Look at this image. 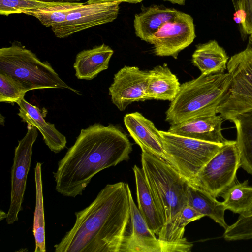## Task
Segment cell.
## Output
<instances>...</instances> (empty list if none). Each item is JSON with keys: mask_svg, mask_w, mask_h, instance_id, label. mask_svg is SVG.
I'll return each instance as SVG.
<instances>
[{"mask_svg": "<svg viewBox=\"0 0 252 252\" xmlns=\"http://www.w3.org/2000/svg\"><path fill=\"white\" fill-rule=\"evenodd\" d=\"M129 187L107 184L86 208L75 213L73 226L55 252H121L130 220Z\"/></svg>", "mask_w": 252, "mask_h": 252, "instance_id": "obj_1", "label": "cell"}, {"mask_svg": "<svg viewBox=\"0 0 252 252\" xmlns=\"http://www.w3.org/2000/svg\"><path fill=\"white\" fill-rule=\"evenodd\" d=\"M132 151L126 135L112 124L95 123L81 129L53 172L55 189L66 197L81 195L95 175L127 160Z\"/></svg>", "mask_w": 252, "mask_h": 252, "instance_id": "obj_2", "label": "cell"}, {"mask_svg": "<svg viewBox=\"0 0 252 252\" xmlns=\"http://www.w3.org/2000/svg\"><path fill=\"white\" fill-rule=\"evenodd\" d=\"M141 161L163 224L158 238L163 244L164 252H169L171 230L188 205L189 182L171 164L153 154L142 151Z\"/></svg>", "mask_w": 252, "mask_h": 252, "instance_id": "obj_3", "label": "cell"}, {"mask_svg": "<svg viewBox=\"0 0 252 252\" xmlns=\"http://www.w3.org/2000/svg\"><path fill=\"white\" fill-rule=\"evenodd\" d=\"M230 82L231 76L227 72L201 74L183 83L166 112L165 120L172 125L195 117L217 114L218 107Z\"/></svg>", "mask_w": 252, "mask_h": 252, "instance_id": "obj_4", "label": "cell"}, {"mask_svg": "<svg viewBox=\"0 0 252 252\" xmlns=\"http://www.w3.org/2000/svg\"><path fill=\"white\" fill-rule=\"evenodd\" d=\"M0 72L18 81L28 91L67 89L80 94L60 78L48 62L41 61L35 54L18 41L0 49Z\"/></svg>", "mask_w": 252, "mask_h": 252, "instance_id": "obj_5", "label": "cell"}, {"mask_svg": "<svg viewBox=\"0 0 252 252\" xmlns=\"http://www.w3.org/2000/svg\"><path fill=\"white\" fill-rule=\"evenodd\" d=\"M227 70L231 82L217 113L225 120H231L252 109V34L243 51L228 60Z\"/></svg>", "mask_w": 252, "mask_h": 252, "instance_id": "obj_6", "label": "cell"}, {"mask_svg": "<svg viewBox=\"0 0 252 252\" xmlns=\"http://www.w3.org/2000/svg\"><path fill=\"white\" fill-rule=\"evenodd\" d=\"M164 151L171 164L190 182L224 144L203 141L159 130Z\"/></svg>", "mask_w": 252, "mask_h": 252, "instance_id": "obj_7", "label": "cell"}, {"mask_svg": "<svg viewBox=\"0 0 252 252\" xmlns=\"http://www.w3.org/2000/svg\"><path fill=\"white\" fill-rule=\"evenodd\" d=\"M240 167L239 150L236 141L229 140L209 160L189 182L217 198L236 182Z\"/></svg>", "mask_w": 252, "mask_h": 252, "instance_id": "obj_8", "label": "cell"}, {"mask_svg": "<svg viewBox=\"0 0 252 252\" xmlns=\"http://www.w3.org/2000/svg\"><path fill=\"white\" fill-rule=\"evenodd\" d=\"M25 136L18 141L15 149L13 163L11 172L10 203L6 219L8 224L18 220V214L21 211L26 188L27 176L30 170L32 148L38 136L37 129L28 125Z\"/></svg>", "mask_w": 252, "mask_h": 252, "instance_id": "obj_9", "label": "cell"}, {"mask_svg": "<svg viewBox=\"0 0 252 252\" xmlns=\"http://www.w3.org/2000/svg\"><path fill=\"white\" fill-rule=\"evenodd\" d=\"M195 37L193 18L179 11L174 18L163 24L147 42L153 45L156 55L171 56L176 59L179 53L191 44Z\"/></svg>", "mask_w": 252, "mask_h": 252, "instance_id": "obj_10", "label": "cell"}, {"mask_svg": "<svg viewBox=\"0 0 252 252\" xmlns=\"http://www.w3.org/2000/svg\"><path fill=\"white\" fill-rule=\"evenodd\" d=\"M120 2L83 3L71 11L64 21L51 27L57 37H67L81 31L113 22L117 19Z\"/></svg>", "mask_w": 252, "mask_h": 252, "instance_id": "obj_11", "label": "cell"}, {"mask_svg": "<svg viewBox=\"0 0 252 252\" xmlns=\"http://www.w3.org/2000/svg\"><path fill=\"white\" fill-rule=\"evenodd\" d=\"M148 71L125 66L116 73L109 88L113 103L123 111L131 103L147 100Z\"/></svg>", "mask_w": 252, "mask_h": 252, "instance_id": "obj_12", "label": "cell"}, {"mask_svg": "<svg viewBox=\"0 0 252 252\" xmlns=\"http://www.w3.org/2000/svg\"><path fill=\"white\" fill-rule=\"evenodd\" d=\"M131 231L126 236L121 252H164L163 243L150 229L129 189Z\"/></svg>", "mask_w": 252, "mask_h": 252, "instance_id": "obj_13", "label": "cell"}, {"mask_svg": "<svg viewBox=\"0 0 252 252\" xmlns=\"http://www.w3.org/2000/svg\"><path fill=\"white\" fill-rule=\"evenodd\" d=\"M223 118L217 114L193 118L171 125L168 131L203 141L225 144L229 140L222 134Z\"/></svg>", "mask_w": 252, "mask_h": 252, "instance_id": "obj_14", "label": "cell"}, {"mask_svg": "<svg viewBox=\"0 0 252 252\" xmlns=\"http://www.w3.org/2000/svg\"><path fill=\"white\" fill-rule=\"evenodd\" d=\"M124 122L130 136L142 151L153 154L168 163L159 130L151 121L136 112L126 114Z\"/></svg>", "mask_w": 252, "mask_h": 252, "instance_id": "obj_15", "label": "cell"}, {"mask_svg": "<svg viewBox=\"0 0 252 252\" xmlns=\"http://www.w3.org/2000/svg\"><path fill=\"white\" fill-rule=\"evenodd\" d=\"M17 103L19 106L17 115L22 121L34 126L39 130L45 143L51 151L58 153L65 147L66 137L56 128L54 124L45 121L37 107L27 102L24 97Z\"/></svg>", "mask_w": 252, "mask_h": 252, "instance_id": "obj_16", "label": "cell"}, {"mask_svg": "<svg viewBox=\"0 0 252 252\" xmlns=\"http://www.w3.org/2000/svg\"><path fill=\"white\" fill-rule=\"evenodd\" d=\"M114 53L111 48L104 43L78 53L73 67L78 79L92 80L109 66Z\"/></svg>", "mask_w": 252, "mask_h": 252, "instance_id": "obj_17", "label": "cell"}, {"mask_svg": "<svg viewBox=\"0 0 252 252\" xmlns=\"http://www.w3.org/2000/svg\"><path fill=\"white\" fill-rule=\"evenodd\" d=\"M134 174L138 209L151 231L158 235L163 224L155 198L142 168L135 165Z\"/></svg>", "mask_w": 252, "mask_h": 252, "instance_id": "obj_18", "label": "cell"}, {"mask_svg": "<svg viewBox=\"0 0 252 252\" xmlns=\"http://www.w3.org/2000/svg\"><path fill=\"white\" fill-rule=\"evenodd\" d=\"M179 12L173 8L162 5L143 7L141 12L134 16L133 25L136 36L147 42L163 24L174 18Z\"/></svg>", "mask_w": 252, "mask_h": 252, "instance_id": "obj_19", "label": "cell"}, {"mask_svg": "<svg viewBox=\"0 0 252 252\" xmlns=\"http://www.w3.org/2000/svg\"><path fill=\"white\" fill-rule=\"evenodd\" d=\"M148 73L147 100H173L181 85L167 65H157Z\"/></svg>", "mask_w": 252, "mask_h": 252, "instance_id": "obj_20", "label": "cell"}, {"mask_svg": "<svg viewBox=\"0 0 252 252\" xmlns=\"http://www.w3.org/2000/svg\"><path fill=\"white\" fill-rule=\"evenodd\" d=\"M228 60L225 50L215 40L197 45L192 55L193 64L205 75L224 73Z\"/></svg>", "mask_w": 252, "mask_h": 252, "instance_id": "obj_21", "label": "cell"}, {"mask_svg": "<svg viewBox=\"0 0 252 252\" xmlns=\"http://www.w3.org/2000/svg\"><path fill=\"white\" fill-rule=\"evenodd\" d=\"M188 205L198 212L212 219L224 229L228 225L224 219L226 210L222 202L204 190L189 182Z\"/></svg>", "mask_w": 252, "mask_h": 252, "instance_id": "obj_22", "label": "cell"}, {"mask_svg": "<svg viewBox=\"0 0 252 252\" xmlns=\"http://www.w3.org/2000/svg\"><path fill=\"white\" fill-rule=\"evenodd\" d=\"M237 131L236 144L240 167L252 175V109L238 114L231 120Z\"/></svg>", "mask_w": 252, "mask_h": 252, "instance_id": "obj_23", "label": "cell"}, {"mask_svg": "<svg viewBox=\"0 0 252 252\" xmlns=\"http://www.w3.org/2000/svg\"><path fill=\"white\" fill-rule=\"evenodd\" d=\"M226 210L240 215H246L252 211V187L247 180L235 182L222 195Z\"/></svg>", "mask_w": 252, "mask_h": 252, "instance_id": "obj_24", "label": "cell"}, {"mask_svg": "<svg viewBox=\"0 0 252 252\" xmlns=\"http://www.w3.org/2000/svg\"><path fill=\"white\" fill-rule=\"evenodd\" d=\"M41 165V163L38 162L34 168L36 188L35 207L33 224V233L35 242L34 252H46Z\"/></svg>", "mask_w": 252, "mask_h": 252, "instance_id": "obj_25", "label": "cell"}, {"mask_svg": "<svg viewBox=\"0 0 252 252\" xmlns=\"http://www.w3.org/2000/svg\"><path fill=\"white\" fill-rule=\"evenodd\" d=\"M83 3L62 2L55 6L26 11L23 13L35 17L45 27H52L64 21L71 11Z\"/></svg>", "mask_w": 252, "mask_h": 252, "instance_id": "obj_26", "label": "cell"}, {"mask_svg": "<svg viewBox=\"0 0 252 252\" xmlns=\"http://www.w3.org/2000/svg\"><path fill=\"white\" fill-rule=\"evenodd\" d=\"M28 90L18 81L0 72V102L14 105L24 97Z\"/></svg>", "mask_w": 252, "mask_h": 252, "instance_id": "obj_27", "label": "cell"}, {"mask_svg": "<svg viewBox=\"0 0 252 252\" xmlns=\"http://www.w3.org/2000/svg\"><path fill=\"white\" fill-rule=\"evenodd\" d=\"M62 2H46L30 0H0V14L8 16L25 11L55 6Z\"/></svg>", "mask_w": 252, "mask_h": 252, "instance_id": "obj_28", "label": "cell"}, {"mask_svg": "<svg viewBox=\"0 0 252 252\" xmlns=\"http://www.w3.org/2000/svg\"><path fill=\"white\" fill-rule=\"evenodd\" d=\"M227 241L252 239V211L246 215H239L237 220L228 225L223 234Z\"/></svg>", "mask_w": 252, "mask_h": 252, "instance_id": "obj_29", "label": "cell"}, {"mask_svg": "<svg viewBox=\"0 0 252 252\" xmlns=\"http://www.w3.org/2000/svg\"><path fill=\"white\" fill-rule=\"evenodd\" d=\"M243 14L245 19L241 25L243 32L246 34H252V0H245Z\"/></svg>", "mask_w": 252, "mask_h": 252, "instance_id": "obj_30", "label": "cell"}, {"mask_svg": "<svg viewBox=\"0 0 252 252\" xmlns=\"http://www.w3.org/2000/svg\"><path fill=\"white\" fill-rule=\"evenodd\" d=\"M144 0H88L86 3L87 4H94L108 2H127L130 4H136L141 2Z\"/></svg>", "mask_w": 252, "mask_h": 252, "instance_id": "obj_31", "label": "cell"}, {"mask_svg": "<svg viewBox=\"0 0 252 252\" xmlns=\"http://www.w3.org/2000/svg\"><path fill=\"white\" fill-rule=\"evenodd\" d=\"M231 1L235 11L234 14H239L244 18L243 9L245 0H231Z\"/></svg>", "mask_w": 252, "mask_h": 252, "instance_id": "obj_32", "label": "cell"}, {"mask_svg": "<svg viewBox=\"0 0 252 252\" xmlns=\"http://www.w3.org/2000/svg\"><path fill=\"white\" fill-rule=\"evenodd\" d=\"M46 2H80L82 0H30Z\"/></svg>", "mask_w": 252, "mask_h": 252, "instance_id": "obj_33", "label": "cell"}, {"mask_svg": "<svg viewBox=\"0 0 252 252\" xmlns=\"http://www.w3.org/2000/svg\"><path fill=\"white\" fill-rule=\"evenodd\" d=\"M163 1H169L172 4H177L180 5H184L185 4L186 0H162Z\"/></svg>", "mask_w": 252, "mask_h": 252, "instance_id": "obj_34", "label": "cell"}, {"mask_svg": "<svg viewBox=\"0 0 252 252\" xmlns=\"http://www.w3.org/2000/svg\"><path fill=\"white\" fill-rule=\"evenodd\" d=\"M7 216V213H5L4 212L0 210V220H1L3 219H6Z\"/></svg>", "mask_w": 252, "mask_h": 252, "instance_id": "obj_35", "label": "cell"}]
</instances>
